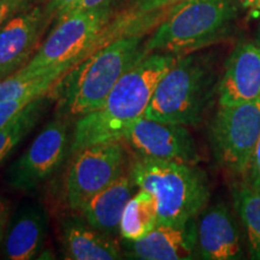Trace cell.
Returning <instances> with one entry per match:
<instances>
[{
  "label": "cell",
  "mask_w": 260,
  "mask_h": 260,
  "mask_svg": "<svg viewBox=\"0 0 260 260\" xmlns=\"http://www.w3.org/2000/svg\"><path fill=\"white\" fill-rule=\"evenodd\" d=\"M177 57L153 52L133 65L99 109L76 119L70 154L99 142L123 140L126 128L145 115L158 82Z\"/></svg>",
  "instance_id": "cell-1"
},
{
  "label": "cell",
  "mask_w": 260,
  "mask_h": 260,
  "mask_svg": "<svg viewBox=\"0 0 260 260\" xmlns=\"http://www.w3.org/2000/svg\"><path fill=\"white\" fill-rule=\"evenodd\" d=\"M144 34L107 42L74 65L50 93L57 102V115L80 118L103 105L119 79L147 56Z\"/></svg>",
  "instance_id": "cell-2"
},
{
  "label": "cell",
  "mask_w": 260,
  "mask_h": 260,
  "mask_svg": "<svg viewBox=\"0 0 260 260\" xmlns=\"http://www.w3.org/2000/svg\"><path fill=\"white\" fill-rule=\"evenodd\" d=\"M129 169L136 187L154 197L158 223H187L209 203V178L198 165L136 155Z\"/></svg>",
  "instance_id": "cell-3"
},
{
  "label": "cell",
  "mask_w": 260,
  "mask_h": 260,
  "mask_svg": "<svg viewBox=\"0 0 260 260\" xmlns=\"http://www.w3.org/2000/svg\"><path fill=\"white\" fill-rule=\"evenodd\" d=\"M218 83L210 59L181 54L157 84L145 117L184 126L203 122Z\"/></svg>",
  "instance_id": "cell-4"
},
{
  "label": "cell",
  "mask_w": 260,
  "mask_h": 260,
  "mask_svg": "<svg viewBox=\"0 0 260 260\" xmlns=\"http://www.w3.org/2000/svg\"><path fill=\"white\" fill-rule=\"evenodd\" d=\"M237 15L235 0H183L145 41L147 53L187 54L218 41Z\"/></svg>",
  "instance_id": "cell-5"
},
{
  "label": "cell",
  "mask_w": 260,
  "mask_h": 260,
  "mask_svg": "<svg viewBox=\"0 0 260 260\" xmlns=\"http://www.w3.org/2000/svg\"><path fill=\"white\" fill-rule=\"evenodd\" d=\"M113 16V3L64 16L56 21L31 59L19 70L39 71L57 67L70 70L90 53Z\"/></svg>",
  "instance_id": "cell-6"
},
{
  "label": "cell",
  "mask_w": 260,
  "mask_h": 260,
  "mask_svg": "<svg viewBox=\"0 0 260 260\" xmlns=\"http://www.w3.org/2000/svg\"><path fill=\"white\" fill-rule=\"evenodd\" d=\"M130 161L123 140L99 142L74 152L65 176V198L70 210L79 212L93 195L118 180Z\"/></svg>",
  "instance_id": "cell-7"
},
{
  "label": "cell",
  "mask_w": 260,
  "mask_h": 260,
  "mask_svg": "<svg viewBox=\"0 0 260 260\" xmlns=\"http://www.w3.org/2000/svg\"><path fill=\"white\" fill-rule=\"evenodd\" d=\"M260 136V100L220 106L210 125L214 159L229 174L245 177Z\"/></svg>",
  "instance_id": "cell-8"
},
{
  "label": "cell",
  "mask_w": 260,
  "mask_h": 260,
  "mask_svg": "<svg viewBox=\"0 0 260 260\" xmlns=\"http://www.w3.org/2000/svg\"><path fill=\"white\" fill-rule=\"evenodd\" d=\"M70 119L57 115L35 136L31 144L10 165L6 181L16 190H37L58 171L70 153Z\"/></svg>",
  "instance_id": "cell-9"
},
{
  "label": "cell",
  "mask_w": 260,
  "mask_h": 260,
  "mask_svg": "<svg viewBox=\"0 0 260 260\" xmlns=\"http://www.w3.org/2000/svg\"><path fill=\"white\" fill-rule=\"evenodd\" d=\"M187 128L142 116L126 128L123 141L138 157L198 165L199 151Z\"/></svg>",
  "instance_id": "cell-10"
},
{
  "label": "cell",
  "mask_w": 260,
  "mask_h": 260,
  "mask_svg": "<svg viewBox=\"0 0 260 260\" xmlns=\"http://www.w3.org/2000/svg\"><path fill=\"white\" fill-rule=\"evenodd\" d=\"M52 22L45 2H38L0 28V80L22 69L31 59Z\"/></svg>",
  "instance_id": "cell-11"
},
{
  "label": "cell",
  "mask_w": 260,
  "mask_h": 260,
  "mask_svg": "<svg viewBox=\"0 0 260 260\" xmlns=\"http://www.w3.org/2000/svg\"><path fill=\"white\" fill-rule=\"evenodd\" d=\"M123 258L136 260L193 259L197 252V218L183 224L158 223L135 241L123 240Z\"/></svg>",
  "instance_id": "cell-12"
},
{
  "label": "cell",
  "mask_w": 260,
  "mask_h": 260,
  "mask_svg": "<svg viewBox=\"0 0 260 260\" xmlns=\"http://www.w3.org/2000/svg\"><path fill=\"white\" fill-rule=\"evenodd\" d=\"M197 219V252L205 260H236L243 256L241 235L223 203L205 207Z\"/></svg>",
  "instance_id": "cell-13"
},
{
  "label": "cell",
  "mask_w": 260,
  "mask_h": 260,
  "mask_svg": "<svg viewBox=\"0 0 260 260\" xmlns=\"http://www.w3.org/2000/svg\"><path fill=\"white\" fill-rule=\"evenodd\" d=\"M220 106L260 100V46L251 42L239 45L228 58L217 87Z\"/></svg>",
  "instance_id": "cell-14"
},
{
  "label": "cell",
  "mask_w": 260,
  "mask_h": 260,
  "mask_svg": "<svg viewBox=\"0 0 260 260\" xmlns=\"http://www.w3.org/2000/svg\"><path fill=\"white\" fill-rule=\"evenodd\" d=\"M50 219L47 210L39 203H29L19 207L10 217L3 240V254L10 260L38 258L46 243Z\"/></svg>",
  "instance_id": "cell-15"
},
{
  "label": "cell",
  "mask_w": 260,
  "mask_h": 260,
  "mask_svg": "<svg viewBox=\"0 0 260 260\" xmlns=\"http://www.w3.org/2000/svg\"><path fill=\"white\" fill-rule=\"evenodd\" d=\"M59 240L65 259L117 260L123 258L122 245L113 235L89 225L79 213L61 218Z\"/></svg>",
  "instance_id": "cell-16"
},
{
  "label": "cell",
  "mask_w": 260,
  "mask_h": 260,
  "mask_svg": "<svg viewBox=\"0 0 260 260\" xmlns=\"http://www.w3.org/2000/svg\"><path fill=\"white\" fill-rule=\"evenodd\" d=\"M183 0H128L119 14H115L94 45L92 52L107 42L128 35L145 34L158 25L175 5Z\"/></svg>",
  "instance_id": "cell-17"
},
{
  "label": "cell",
  "mask_w": 260,
  "mask_h": 260,
  "mask_svg": "<svg viewBox=\"0 0 260 260\" xmlns=\"http://www.w3.org/2000/svg\"><path fill=\"white\" fill-rule=\"evenodd\" d=\"M135 188L138 187L128 169L118 180L93 195L76 213L81 214L89 225L113 235L119 232L123 211L130 198L134 195Z\"/></svg>",
  "instance_id": "cell-18"
},
{
  "label": "cell",
  "mask_w": 260,
  "mask_h": 260,
  "mask_svg": "<svg viewBox=\"0 0 260 260\" xmlns=\"http://www.w3.org/2000/svg\"><path fill=\"white\" fill-rule=\"evenodd\" d=\"M68 71V67L39 71H16L15 74L0 80V103L23 99L32 100L48 95Z\"/></svg>",
  "instance_id": "cell-19"
},
{
  "label": "cell",
  "mask_w": 260,
  "mask_h": 260,
  "mask_svg": "<svg viewBox=\"0 0 260 260\" xmlns=\"http://www.w3.org/2000/svg\"><path fill=\"white\" fill-rule=\"evenodd\" d=\"M158 224L157 203L149 191L139 189L130 198L123 211L119 234L126 241H135L151 232Z\"/></svg>",
  "instance_id": "cell-20"
},
{
  "label": "cell",
  "mask_w": 260,
  "mask_h": 260,
  "mask_svg": "<svg viewBox=\"0 0 260 260\" xmlns=\"http://www.w3.org/2000/svg\"><path fill=\"white\" fill-rule=\"evenodd\" d=\"M52 100L53 98L51 94L32 100L8 124L0 129V165L41 121Z\"/></svg>",
  "instance_id": "cell-21"
},
{
  "label": "cell",
  "mask_w": 260,
  "mask_h": 260,
  "mask_svg": "<svg viewBox=\"0 0 260 260\" xmlns=\"http://www.w3.org/2000/svg\"><path fill=\"white\" fill-rule=\"evenodd\" d=\"M234 201L246 230L249 253L260 260V191L248 184L234 189Z\"/></svg>",
  "instance_id": "cell-22"
},
{
  "label": "cell",
  "mask_w": 260,
  "mask_h": 260,
  "mask_svg": "<svg viewBox=\"0 0 260 260\" xmlns=\"http://www.w3.org/2000/svg\"><path fill=\"white\" fill-rule=\"evenodd\" d=\"M41 0H0V28L22 10Z\"/></svg>",
  "instance_id": "cell-23"
},
{
  "label": "cell",
  "mask_w": 260,
  "mask_h": 260,
  "mask_svg": "<svg viewBox=\"0 0 260 260\" xmlns=\"http://www.w3.org/2000/svg\"><path fill=\"white\" fill-rule=\"evenodd\" d=\"M246 182L253 189L260 191V136L253 152L249 168L245 175Z\"/></svg>",
  "instance_id": "cell-24"
},
{
  "label": "cell",
  "mask_w": 260,
  "mask_h": 260,
  "mask_svg": "<svg viewBox=\"0 0 260 260\" xmlns=\"http://www.w3.org/2000/svg\"><path fill=\"white\" fill-rule=\"evenodd\" d=\"M80 0H45L48 14L54 22L63 18L79 4Z\"/></svg>",
  "instance_id": "cell-25"
},
{
  "label": "cell",
  "mask_w": 260,
  "mask_h": 260,
  "mask_svg": "<svg viewBox=\"0 0 260 260\" xmlns=\"http://www.w3.org/2000/svg\"><path fill=\"white\" fill-rule=\"evenodd\" d=\"M32 100L23 99V100H15V102L2 103V106H0V129H2L5 124H8V123L11 121L16 115H18V113L21 112L29 103L32 102Z\"/></svg>",
  "instance_id": "cell-26"
},
{
  "label": "cell",
  "mask_w": 260,
  "mask_h": 260,
  "mask_svg": "<svg viewBox=\"0 0 260 260\" xmlns=\"http://www.w3.org/2000/svg\"><path fill=\"white\" fill-rule=\"evenodd\" d=\"M10 211H11V207H10L9 200L4 195L0 194V245L4 240L6 228L10 220Z\"/></svg>",
  "instance_id": "cell-27"
},
{
  "label": "cell",
  "mask_w": 260,
  "mask_h": 260,
  "mask_svg": "<svg viewBox=\"0 0 260 260\" xmlns=\"http://www.w3.org/2000/svg\"><path fill=\"white\" fill-rule=\"evenodd\" d=\"M111 3H113V0H80L79 4L75 6V8L71 10L69 14H71V12H74V11H81V10L94 9V8H98V6L111 4Z\"/></svg>",
  "instance_id": "cell-28"
},
{
  "label": "cell",
  "mask_w": 260,
  "mask_h": 260,
  "mask_svg": "<svg viewBox=\"0 0 260 260\" xmlns=\"http://www.w3.org/2000/svg\"><path fill=\"white\" fill-rule=\"evenodd\" d=\"M240 3L245 8H256L259 4V0H240Z\"/></svg>",
  "instance_id": "cell-29"
},
{
  "label": "cell",
  "mask_w": 260,
  "mask_h": 260,
  "mask_svg": "<svg viewBox=\"0 0 260 260\" xmlns=\"http://www.w3.org/2000/svg\"><path fill=\"white\" fill-rule=\"evenodd\" d=\"M256 8H258L259 11H260V3L258 4V6H256ZM258 45L260 46V28H259V31H258Z\"/></svg>",
  "instance_id": "cell-30"
},
{
  "label": "cell",
  "mask_w": 260,
  "mask_h": 260,
  "mask_svg": "<svg viewBox=\"0 0 260 260\" xmlns=\"http://www.w3.org/2000/svg\"><path fill=\"white\" fill-rule=\"evenodd\" d=\"M0 106H2V103H0Z\"/></svg>",
  "instance_id": "cell-31"
},
{
  "label": "cell",
  "mask_w": 260,
  "mask_h": 260,
  "mask_svg": "<svg viewBox=\"0 0 260 260\" xmlns=\"http://www.w3.org/2000/svg\"><path fill=\"white\" fill-rule=\"evenodd\" d=\"M259 3H260V0H259Z\"/></svg>",
  "instance_id": "cell-32"
}]
</instances>
